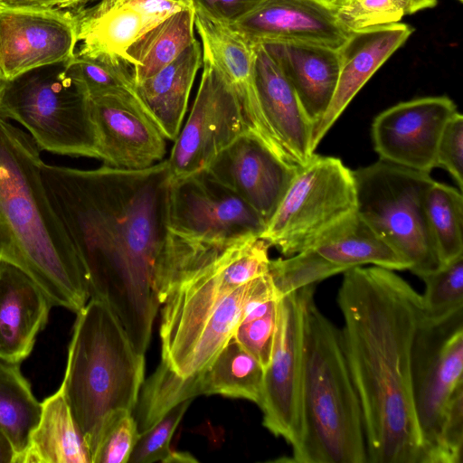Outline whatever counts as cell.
<instances>
[{
    "label": "cell",
    "instance_id": "obj_1",
    "mask_svg": "<svg viewBox=\"0 0 463 463\" xmlns=\"http://www.w3.org/2000/svg\"><path fill=\"white\" fill-rule=\"evenodd\" d=\"M42 176L83 269L90 298L110 307L134 348L145 354L161 305L170 188L166 159L141 170L43 162Z\"/></svg>",
    "mask_w": 463,
    "mask_h": 463
},
{
    "label": "cell",
    "instance_id": "obj_2",
    "mask_svg": "<svg viewBox=\"0 0 463 463\" xmlns=\"http://www.w3.org/2000/svg\"><path fill=\"white\" fill-rule=\"evenodd\" d=\"M337 303L341 342L363 413L370 463H421L411 392V350L422 317L420 295L393 270L344 272Z\"/></svg>",
    "mask_w": 463,
    "mask_h": 463
},
{
    "label": "cell",
    "instance_id": "obj_3",
    "mask_svg": "<svg viewBox=\"0 0 463 463\" xmlns=\"http://www.w3.org/2000/svg\"><path fill=\"white\" fill-rule=\"evenodd\" d=\"M41 149L0 118V259L25 272L52 307L78 313L90 298L84 271L42 176Z\"/></svg>",
    "mask_w": 463,
    "mask_h": 463
},
{
    "label": "cell",
    "instance_id": "obj_4",
    "mask_svg": "<svg viewBox=\"0 0 463 463\" xmlns=\"http://www.w3.org/2000/svg\"><path fill=\"white\" fill-rule=\"evenodd\" d=\"M260 236L204 240L167 231L160 270L161 362L179 375L195 342L226 298L269 272Z\"/></svg>",
    "mask_w": 463,
    "mask_h": 463
},
{
    "label": "cell",
    "instance_id": "obj_5",
    "mask_svg": "<svg viewBox=\"0 0 463 463\" xmlns=\"http://www.w3.org/2000/svg\"><path fill=\"white\" fill-rule=\"evenodd\" d=\"M76 314L60 387L93 463L111 424L136 407L145 356L105 301L90 298Z\"/></svg>",
    "mask_w": 463,
    "mask_h": 463
},
{
    "label": "cell",
    "instance_id": "obj_6",
    "mask_svg": "<svg viewBox=\"0 0 463 463\" xmlns=\"http://www.w3.org/2000/svg\"><path fill=\"white\" fill-rule=\"evenodd\" d=\"M297 463H366L360 400L344 354L340 330L309 296L305 308L300 431Z\"/></svg>",
    "mask_w": 463,
    "mask_h": 463
},
{
    "label": "cell",
    "instance_id": "obj_7",
    "mask_svg": "<svg viewBox=\"0 0 463 463\" xmlns=\"http://www.w3.org/2000/svg\"><path fill=\"white\" fill-rule=\"evenodd\" d=\"M356 213L388 246L422 277L443 264L432 238L425 208L434 182L429 173L380 159L353 171Z\"/></svg>",
    "mask_w": 463,
    "mask_h": 463
},
{
    "label": "cell",
    "instance_id": "obj_8",
    "mask_svg": "<svg viewBox=\"0 0 463 463\" xmlns=\"http://www.w3.org/2000/svg\"><path fill=\"white\" fill-rule=\"evenodd\" d=\"M6 81L0 118L20 124L41 151L100 160L90 100L63 65Z\"/></svg>",
    "mask_w": 463,
    "mask_h": 463
},
{
    "label": "cell",
    "instance_id": "obj_9",
    "mask_svg": "<svg viewBox=\"0 0 463 463\" xmlns=\"http://www.w3.org/2000/svg\"><path fill=\"white\" fill-rule=\"evenodd\" d=\"M355 213L353 171L338 158L314 154L298 166L260 237L290 257Z\"/></svg>",
    "mask_w": 463,
    "mask_h": 463
},
{
    "label": "cell",
    "instance_id": "obj_10",
    "mask_svg": "<svg viewBox=\"0 0 463 463\" xmlns=\"http://www.w3.org/2000/svg\"><path fill=\"white\" fill-rule=\"evenodd\" d=\"M411 372L421 463H430L449 403L463 386V308L439 321L421 317L412 344Z\"/></svg>",
    "mask_w": 463,
    "mask_h": 463
},
{
    "label": "cell",
    "instance_id": "obj_11",
    "mask_svg": "<svg viewBox=\"0 0 463 463\" xmlns=\"http://www.w3.org/2000/svg\"><path fill=\"white\" fill-rule=\"evenodd\" d=\"M265 369L233 337L198 373L181 378L157 367L143 383L134 415L141 430L157 422L171 408L197 395L220 394L260 404Z\"/></svg>",
    "mask_w": 463,
    "mask_h": 463
},
{
    "label": "cell",
    "instance_id": "obj_12",
    "mask_svg": "<svg viewBox=\"0 0 463 463\" xmlns=\"http://www.w3.org/2000/svg\"><path fill=\"white\" fill-rule=\"evenodd\" d=\"M202 66L190 114L166 159L170 183L207 169L222 150L248 132L230 83L203 53Z\"/></svg>",
    "mask_w": 463,
    "mask_h": 463
},
{
    "label": "cell",
    "instance_id": "obj_13",
    "mask_svg": "<svg viewBox=\"0 0 463 463\" xmlns=\"http://www.w3.org/2000/svg\"><path fill=\"white\" fill-rule=\"evenodd\" d=\"M315 285L282 296L270 362L265 369L261 402L263 425L293 447L300 431V402L304 364L305 308Z\"/></svg>",
    "mask_w": 463,
    "mask_h": 463
},
{
    "label": "cell",
    "instance_id": "obj_14",
    "mask_svg": "<svg viewBox=\"0 0 463 463\" xmlns=\"http://www.w3.org/2000/svg\"><path fill=\"white\" fill-rule=\"evenodd\" d=\"M263 219L206 170L170 183L167 229L188 237L229 240L260 236Z\"/></svg>",
    "mask_w": 463,
    "mask_h": 463
},
{
    "label": "cell",
    "instance_id": "obj_15",
    "mask_svg": "<svg viewBox=\"0 0 463 463\" xmlns=\"http://www.w3.org/2000/svg\"><path fill=\"white\" fill-rule=\"evenodd\" d=\"M78 45L71 10L0 6V80L71 61Z\"/></svg>",
    "mask_w": 463,
    "mask_h": 463
},
{
    "label": "cell",
    "instance_id": "obj_16",
    "mask_svg": "<svg viewBox=\"0 0 463 463\" xmlns=\"http://www.w3.org/2000/svg\"><path fill=\"white\" fill-rule=\"evenodd\" d=\"M457 111L455 103L446 96L400 102L373 119L374 149L380 159L430 174L437 167V146L442 130Z\"/></svg>",
    "mask_w": 463,
    "mask_h": 463
},
{
    "label": "cell",
    "instance_id": "obj_17",
    "mask_svg": "<svg viewBox=\"0 0 463 463\" xmlns=\"http://www.w3.org/2000/svg\"><path fill=\"white\" fill-rule=\"evenodd\" d=\"M191 7L193 0H100L71 9L79 44L75 55L108 56L128 64L132 43L171 14Z\"/></svg>",
    "mask_w": 463,
    "mask_h": 463
},
{
    "label": "cell",
    "instance_id": "obj_18",
    "mask_svg": "<svg viewBox=\"0 0 463 463\" xmlns=\"http://www.w3.org/2000/svg\"><path fill=\"white\" fill-rule=\"evenodd\" d=\"M89 100L104 165L141 170L164 160L166 138L137 99L102 96Z\"/></svg>",
    "mask_w": 463,
    "mask_h": 463
},
{
    "label": "cell",
    "instance_id": "obj_19",
    "mask_svg": "<svg viewBox=\"0 0 463 463\" xmlns=\"http://www.w3.org/2000/svg\"><path fill=\"white\" fill-rule=\"evenodd\" d=\"M298 165L277 156L259 138L243 133L205 169L269 222Z\"/></svg>",
    "mask_w": 463,
    "mask_h": 463
},
{
    "label": "cell",
    "instance_id": "obj_20",
    "mask_svg": "<svg viewBox=\"0 0 463 463\" xmlns=\"http://www.w3.org/2000/svg\"><path fill=\"white\" fill-rule=\"evenodd\" d=\"M194 26L201 38L203 53L221 71L234 90L248 132L288 161L271 133L259 101L254 80L255 44L229 23L197 6H194Z\"/></svg>",
    "mask_w": 463,
    "mask_h": 463
},
{
    "label": "cell",
    "instance_id": "obj_21",
    "mask_svg": "<svg viewBox=\"0 0 463 463\" xmlns=\"http://www.w3.org/2000/svg\"><path fill=\"white\" fill-rule=\"evenodd\" d=\"M230 24L253 44L297 42L337 49L350 35L322 0H264Z\"/></svg>",
    "mask_w": 463,
    "mask_h": 463
},
{
    "label": "cell",
    "instance_id": "obj_22",
    "mask_svg": "<svg viewBox=\"0 0 463 463\" xmlns=\"http://www.w3.org/2000/svg\"><path fill=\"white\" fill-rule=\"evenodd\" d=\"M413 28L395 23L351 33L337 49L339 76L329 107L313 126V151L341 116L350 101L376 71L411 36Z\"/></svg>",
    "mask_w": 463,
    "mask_h": 463
},
{
    "label": "cell",
    "instance_id": "obj_23",
    "mask_svg": "<svg viewBox=\"0 0 463 463\" xmlns=\"http://www.w3.org/2000/svg\"><path fill=\"white\" fill-rule=\"evenodd\" d=\"M254 80L263 115L285 158L298 166L306 165L315 154L313 123L262 43L255 44Z\"/></svg>",
    "mask_w": 463,
    "mask_h": 463
},
{
    "label": "cell",
    "instance_id": "obj_24",
    "mask_svg": "<svg viewBox=\"0 0 463 463\" xmlns=\"http://www.w3.org/2000/svg\"><path fill=\"white\" fill-rule=\"evenodd\" d=\"M52 307L25 272L0 259V359L21 364L31 354Z\"/></svg>",
    "mask_w": 463,
    "mask_h": 463
},
{
    "label": "cell",
    "instance_id": "obj_25",
    "mask_svg": "<svg viewBox=\"0 0 463 463\" xmlns=\"http://www.w3.org/2000/svg\"><path fill=\"white\" fill-rule=\"evenodd\" d=\"M295 255L321 280L365 264L392 270L410 269L409 262L381 240L356 213Z\"/></svg>",
    "mask_w": 463,
    "mask_h": 463
},
{
    "label": "cell",
    "instance_id": "obj_26",
    "mask_svg": "<svg viewBox=\"0 0 463 463\" xmlns=\"http://www.w3.org/2000/svg\"><path fill=\"white\" fill-rule=\"evenodd\" d=\"M262 44L292 85L314 126L329 107L336 88L338 48L297 42Z\"/></svg>",
    "mask_w": 463,
    "mask_h": 463
},
{
    "label": "cell",
    "instance_id": "obj_27",
    "mask_svg": "<svg viewBox=\"0 0 463 463\" xmlns=\"http://www.w3.org/2000/svg\"><path fill=\"white\" fill-rule=\"evenodd\" d=\"M202 64V44L195 38L173 61L136 85L143 109L168 140L175 141L183 126Z\"/></svg>",
    "mask_w": 463,
    "mask_h": 463
},
{
    "label": "cell",
    "instance_id": "obj_28",
    "mask_svg": "<svg viewBox=\"0 0 463 463\" xmlns=\"http://www.w3.org/2000/svg\"><path fill=\"white\" fill-rule=\"evenodd\" d=\"M40 419L15 463H91L61 388L41 402Z\"/></svg>",
    "mask_w": 463,
    "mask_h": 463
},
{
    "label": "cell",
    "instance_id": "obj_29",
    "mask_svg": "<svg viewBox=\"0 0 463 463\" xmlns=\"http://www.w3.org/2000/svg\"><path fill=\"white\" fill-rule=\"evenodd\" d=\"M194 6L171 14L139 37L127 51L137 84L173 61L194 39Z\"/></svg>",
    "mask_w": 463,
    "mask_h": 463
},
{
    "label": "cell",
    "instance_id": "obj_30",
    "mask_svg": "<svg viewBox=\"0 0 463 463\" xmlns=\"http://www.w3.org/2000/svg\"><path fill=\"white\" fill-rule=\"evenodd\" d=\"M20 364L0 359V430L14 448V463L26 449L42 408Z\"/></svg>",
    "mask_w": 463,
    "mask_h": 463
},
{
    "label": "cell",
    "instance_id": "obj_31",
    "mask_svg": "<svg viewBox=\"0 0 463 463\" xmlns=\"http://www.w3.org/2000/svg\"><path fill=\"white\" fill-rule=\"evenodd\" d=\"M279 298L268 272L245 305L232 335L264 369L270 362Z\"/></svg>",
    "mask_w": 463,
    "mask_h": 463
},
{
    "label": "cell",
    "instance_id": "obj_32",
    "mask_svg": "<svg viewBox=\"0 0 463 463\" xmlns=\"http://www.w3.org/2000/svg\"><path fill=\"white\" fill-rule=\"evenodd\" d=\"M425 208L442 264L463 255L462 192L434 180L426 194Z\"/></svg>",
    "mask_w": 463,
    "mask_h": 463
},
{
    "label": "cell",
    "instance_id": "obj_33",
    "mask_svg": "<svg viewBox=\"0 0 463 463\" xmlns=\"http://www.w3.org/2000/svg\"><path fill=\"white\" fill-rule=\"evenodd\" d=\"M63 66L73 82L90 99L122 96L135 98L140 102L131 69L120 59L74 55Z\"/></svg>",
    "mask_w": 463,
    "mask_h": 463
},
{
    "label": "cell",
    "instance_id": "obj_34",
    "mask_svg": "<svg viewBox=\"0 0 463 463\" xmlns=\"http://www.w3.org/2000/svg\"><path fill=\"white\" fill-rule=\"evenodd\" d=\"M437 0H351L335 10L348 33L399 23L407 14L435 6Z\"/></svg>",
    "mask_w": 463,
    "mask_h": 463
},
{
    "label": "cell",
    "instance_id": "obj_35",
    "mask_svg": "<svg viewBox=\"0 0 463 463\" xmlns=\"http://www.w3.org/2000/svg\"><path fill=\"white\" fill-rule=\"evenodd\" d=\"M420 279L425 283L420 295L423 319L439 321L463 308V255Z\"/></svg>",
    "mask_w": 463,
    "mask_h": 463
},
{
    "label": "cell",
    "instance_id": "obj_36",
    "mask_svg": "<svg viewBox=\"0 0 463 463\" xmlns=\"http://www.w3.org/2000/svg\"><path fill=\"white\" fill-rule=\"evenodd\" d=\"M193 399L171 408L157 422L141 433L129 457L131 463L167 462L173 451L171 439Z\"/></svg>",
    "mask_w": 463,
    "mask_h": 463
},
{
    "label": "cell",
    "instance_id": "obj_37",
    "mask_svg": "<svg viewBox=\"0 0 463 463\" xmlns=\"http://www.w3.org/2000/svg\"><path fill=\"white\" fill-rule=\"evenodd\" d=\"M463 451V386L452 396L430 463H461Z\"/></svg>",
    "mask_w": 463,
    "mask_h": 463
},
{
    "label": "cell",
    "instance_id": "obj_38",
    "mask_svg": "<svg viewBox=\"0 0 463 463\" xmlns=\"http://www.w3.org/2000/svg\"><path fill=\"white\" fill-rule=\"evenodd\" d=\"M139 436L133 412L123 414L105 433L93 463L128 462Z\"/></svg>",
    "mask_w": 463,
    "mask_h": 463
},
{
    "label": "cell",
    "instance_id": "obj_39",
    "mask_svg": "<svg viewBox=\"0 0 463 463\" xmlns=\"http://www.w3.org/2000/svg\"><path fill=\"white\" fill-rule=\"evenodd\" d=\"M437 167H442L463 190V116L456 112L446 123L436 153Z\"/></svg>",
    "mask_w": 463,
    "mask_h": 463
},
{
    "label": "cell",
    "instance_id": "obj_40",
    "mask_svg": "<svg viewBox=\"0 0 463 463\" xmlns=\"http://www.w3.org/2000/svg\"><path fill=\"white\" fill-rule=\"evenodd\" d=\"M264 0H193L197 6L215 18L232 24Z\"/></svg>",
    "mask_w": 463,
    "mask_h": 463
},
{
    "label": "cell",
    "instance_id": "obj_41",
    "mask_svg": "<svg viewBox=\"0 0 463 463\" xmlns=\"http://www.w3.org/2000/svg\"><path fill=\"white\" fill-rule=\"evenodd\" d=\"M90 0H4V5L33 9L71 10L82 6Z\"/></svg>",
    "mask_w": 463,
    "mask_h": 463
},
{
    "label": "cell",
    "instance_id": "obj_42",
    "mask_svg": "<svg viewBox=\"0 0 463 463\" xmlns=\"http://www.w3.org/2000/svg\"><path fill=\"white\" fill-rule=\"evenodd\" d=\"M14 450L8 438L0 430V463H14Z\"/></svg>",
    "mask_w": 463,
    "mask_h": 463
},
{
    "label": "cell",
    "instance_id": "obj_43",
    "mask_svg": "<svg viewBox=\"0 0 463 463\" xmlns=\"http://www.w3.org/2000/svg\"><path fill=\"white\" fill-rule=\"evenodd\" d=\"M326 5L334 10H336L343 5H346L351 0H322Z\"/></svg>",
    "mask_w": 463,
    "mask_h": 463
},
{
    "label": "cell",
    "instance_id": "obj_44",
    "mask_svg": "<svg viewBox=\"0 0 463 463\" xmlns=\"http://www.w3.org/2000/svg\"><path fill=\"white\" fill-rule=\"evenodd\" d=\"M4 83H5L4 81L0 80V91H1V90L3 88V86H4Z\"/></svg>",
    "mask_w": 463,
    "mask_h": 463
},
{
    "label": "cell",
    "instance_id": "obj_45",
    "mask_svg": "<svg viewBox=\"0 0 463 463\" xmlns=\"http://www.w3.org/2000/svg\"><path fill=\"white\" fill-rule=\"evenodd\" d=\"M4 5V0H0V6Z\"/></svg>",
    "mask_w": 463,
    "mask_h": 463
},
{
    "label": "cell",
    "instance_id": "obj_46",
    "mask_svg": "<svg viewBox=\"0 0 463 463\" xmlns=\"http://www.w3.org/2000/svg\"><path fill=\"white\" fill-rule=\"evenodd\" d=\"M458 1L461 2L462 0H458Z\"/></svg>",
    "mask_w": 463,
    "mask_h": 463
}]
</instances>
